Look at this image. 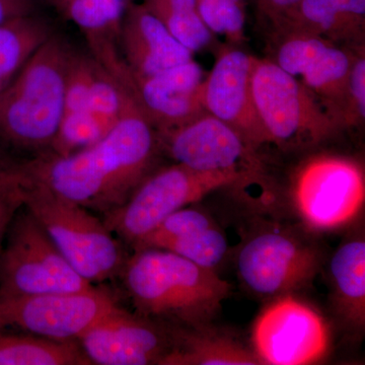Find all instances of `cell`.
I'll return each instance as SVG.
<instances>
[{
    "mask_svg": "<svg viewBox=\"0 0 365 365\" xmlns=\"http://www.w3.org/2000/svg\"><path fill=\"white\" fill-rule=\"evenodd\" d=\"M160 151L158 131L129 93L116 126L98 143L64 157L49 150L38 153L18 163L16 176L21 184L105 216L123 205L157 170Z\"/></svg>",
    "mask_w": 365,
    "mask_h": 365,
    "instance_id": "6da1fadb",
    "label": "cell"
},
{
    "mask_svg": "<svg viewBox=\"0 0 365 365\" xmlns=\"http://www.w3.org/2000/svg\"><path fill=\"white\" fill-rule=\"evenodd\" d=\"M135 313L176 328L210 324L232 285L212 269L160 249H140L120 277Z\"/></svg>",
    "mask_w": 365,
    "mask_h": 365,
    "instance_id": "7a4b0ae2",
    "label": "cell"
},
{
    "mask_svg": "<svg viewBox=\"0 0 365 365\" xmlns=\"http://www.w3.org/2000/svg\"><path fill=\"white\" fill-rule=\"evenodd\" d=\"M71 50L50 35L0 96V143L41 153L50 150L64 111Z\"/></svg>",
    "mask_w": 365,
    "mask_h": 365,
    "instance_id": "3957f363",
    "label": "cell"
},
{
    "mask_svg": "<svg viewBox=\"0 0 365 365\" xmlns=\"http://www.w3.org/2000/svg\"><path fill=\"white\" fill-rule=\"evenodd\" d=\"M158 135L162 151L175 163L203 172L235 175L240 179L235 193L251 205L269 207L275 202L277 184L260 150L208 112Z\"/></svg>",
    "mask_w": 365,
    "mask_h": 365,
    "instance_id": "277c9868",
    "label": "cell"
},
{
    "mask_svg": "<svg viewBox=\"0 0 365 365\" xmlns=\"http://www.w3.org/2000/svg\"><path fill=\"white\" fill-rule=\"evenodd\" d=\"M20 186L24 206L83 279L100 285L120 277L129 255L104 220L47 190L21 182Z\"/></svg>",
    "mask_w": 365,
    "mask_h": 365,
    "instance_id": "5b68a950",
    "label": "cell"
},
{
    "mask_svg": "<svg viewBox=\"0 0 365 365\" xmlns=\"http://www.w3.org/2000/svg\"><path fill=\"white\" fill-rule=\"evenodd\" d=\"M288 196L295 215L309 234L343 230L364 208V165L340 153H309L292 172Z\"/></svg>",
    "mask_w": 365,
    "mask_h": 365,
    "instance_id": "8992f818",
    "label": "cell"
},
{
    "mask_svg": "<svg viewBox=\"0 0 365 365\" xmlns=\"http://www.w3.org/2000/svg\"><path fill=\"white\" fill-rule=\"evenodd\" d=\"M251 85L259 118L279 150H318L343 131L318 98L272 60L253 57Z\"/></svg>",
    "mask_w": 365,
    "mask_h": 365,
    "instance_id": "52a82bcc",
    "label": "cell"
},
{
    "mask_svg": "<svg viewBox=\"0 0 365 365\" xmlns=\"http://www.w3.org/2000/svg\"><path fill=\"white\" fill-rule=\"evenodd\" d=\"M323 264V251L313 240L276 225L252 230L235 257L242 285L251 294L267 299L309 287Z\"/></svg>",
    "mask_w": 365,
    "mask_h": 365,
    "instance_id": "ba28073f",
    "label": "cell"
},
{
    "mask_svg": "<svg viewBox=\"0 0 365 365\" xmlns=\"http://www.w3.org/2000/svg\"><path fill=\"white\" fill-rule=\"evenodd\" d=\"M240 179L225 172H203L175 163L157 169L116 210L104 216L108 228L131 249L165 217L220 189L237 192Z\"/></svg>",
    "mask_w": 365,
    "mask_h": 365,
    "instance_id": "9c48e42d",
    "label": "cell"
},
{
    "mask_svg": "<svg viewBox=\"0 0 365 365\" xmlns=\"http://www.w3.org/2000/svg\"><path fill=\"white\" fill-rule=\"evenodd\" d=\"M0 251V297L78 292L93 287L69 265L32 213L21 206Z\"/></svg>",
    "mask_w": 365,
    "mask_h": 365,
    "instance_id": "30bf717a",
    "label": "cell"
},
{
    "mask_svg": "<svg viewBox=\"0 0 365 365\" xmlns=\"http://www.w3.org/2000/svg\"><path fill=\"white\" fill-rule=\"evenodd\" d=\"M267 300L251 333V349L259 364L312 365L328 357L332 330L316 307L297 294Z\"/></svg>",
    "mask_w": 365,
    "mask_h": 365,
    "instance_id": "8fae6325",
    "label": "cell"
},
{
    "mask_svg": "<svg viewBox=\"0 0 365 365\" xmlns=\"http://www.w3.org/2000/svg\"><path fill=\"white\" fill-rule=\"evenodd\" d=\"M273 62L299 79L342 130L347 128L348 86L355 55L349 49L299 31L272 33Z\"/></svg>",
    "mask_w": 365,
    "mask_h": 365,
    "instance_id": "7c38bea8",
    "label": "cell"
},
{
    "mask_svg": "<svg viewBox=\"0 0 365 365\" xmlns=\"http://www.w3.org/2000/svg\"><path fill=\"white\" fill-rule=\"evenodd\" d=\"M118 307L120 295L103 284L78 292L0 297V329L50 340L78 341Z\"/></svg>",
    "mask_w": 365,
    "mask_h": 365,
    "instance_id": "4fadbf2b",
    "label": "cell"
},
{
    "mask_svg": "<svg viewBox=\"0 0 365 365\" xmlns=\"http://www.w3.org/2000/svg\"><path fill=\"white\" fill-rule=\"evenodd\" d=\"M91 364L162 365L173 347L172 327L121 306L78 340Z\"/></svg>",
    "mask_w": 365,
    "mask_h": 365,
    "instance_id": "5bb4252c",
    "label": "cell"
},
{
    "mask_svg": "<svg viewBox=\"0 0 365 365\" xmlns=\"http://www.w3.org/2000/svg\"><path fill=\"white\" fill-rule=\"evenodd\" d=\"M253 57L234 46H225L203 83L204 109L232 127L252 148L271 144L252 93Z\"/></svg>",
    "mask_w": 365,
    "mask_h": 365,
    "instance_id": "9a60e30c",
    "label": "cell"
},
{
    "mask_svg": "<svg viewBox=\"0 0 365 365\" xmlns=\"http://www.w3.org/2000/svg\"><path fill=\"white\" fill-rule=\"evenodd\" d=\"M205 78L202 67L192 59L144 78L132 76L124 66L120 83L160 132L182 126L206 112L202 96Z\"/></svg>",
    "mask_w": 365,
    "mask_h": 365,
    "instance_id": "2e32d148",
    "label": "cell"
},
{
    "mask_svg": "<svg viewBox=\"0 0 365 365\" xmlns=\"http://www.w3.org/2000/svg\"><path fill=\"white\" fill-rule=\"evenodd\" d=\"M118 43L123 61L132 76H151L193 59L143 2L129 1L120 24Z\"/></svg>",
    "mask_w": 365,
    "mask_h": 365,
    "instance_id": "e0dca14e",
    "label": "cell"
},
{
    "mask_svg": "<svg viewBox=\"0 0 365 365\" xmlns=\"http://www.w3.org/2000/svg\"><path fill=\"white\" fill-rule=\"evenodd\" d=\"M191 206L165 217L132 250H165L216 271L227 255V237L207 212Z\"/></svg>",
    "mask_w": 365,
    "mask_h": 365,
    "instance_id": "ac0fdd59",
    "label": "cell"
},
{
    "mask_svg": "<svg viewBox=\"0 0 365 365\" xmlns=\"http://www.w3.org/2000/svg\"><path fill=\"white\" fill-rule=\"evenodd\" d=\"M313 34L335 44L364 47L365 0H302L279 31Z\"/></svg>",
    "mask_w": 365,
    "mask_h": 365,
    "instance_id": "d6986e66",
    "label": "cell"
},
{
    "mask_svg": "<svg viewBox=\"0 0 365 365\" xmlns=\"http://www.w3.org/2000/svg\"><path fill=\"white\" fill-rule=\"evenodd\" d=\"M334 311L346 329L360 333L365 327V241L361 235L346 240L329 266Z\"/></svg>",
    "mask_w": 365,
    "mask_h": 365,
    "instance_id": "ffe728a7",
    "label": "cell"
},
{
    "mask_svg": "<svg viewBox=\"0 0 365 365\" xmlns=\"http://www.w3.org/2000/svg\"><path fill=\"white\" fill-rule=\"evenodd\" d=\"M85 33L93 57L102 66L118 59V36L130 0H45Z\"/></svg>",
    "mask_w": 365,
    "mask_h": 365,
    "instance_id": "44dd1931",
    "label": "cell"
},
{
    "mask_svg": "<svg viewBox=\"0 0 365 365\" xmlns=\"http://www.w3.org/2000/svg\"><path fill=\"white\" fill-rule=\"evenodd\" d=\"M173 347L162 365H259L251 347L207 325L172 327Z\"/></svg>",
    "mask_w": 365,
    "mask_h": 365,
    "instance_id": "7402d4cb",
    "label": "cell"
},
{
    "mask_svg": "<svg viewBox=\"0 0 365 365\" xmlns=\"http://www.w3.org/2000/svg\"><path fill=\"white\" fill-rule=\"evenodd\" d=\"M78 341L0 329V365H91Z\"/></svg>",
    "mask_w": 365,
    "mask_h": 365,
    "instance_id": "603a6c76",
    "label": "cell"
},
{
    "mask_svg": "<svg viewBox=\"0 0 365 365\" xmlns=\"http://www.w3.org/2000/svg\"><path fill=\"white\" fill-rule=\"evenodd\" d=\"M126 86L116 81L97 62L88 97V109L107 135L121 118L128 98Z\"/></svg>",
    "mask_w": 365,
    "mask_h": 365,
    "instance_id": "cb8c5ba5",
    "label": "cell"
},
{
    "mask_svg": "<svg viewBox=\"0 0 365 365\" xmlns=\"http://www.w3.org/2000/svg\"><path fill=\"white\" fill-rule=\"evenodd\" d=\"M48 26L42 21L26 16L18 35L0 49V96L16 78L31 55L49 37Z\"/></svg>",
    "mask_w": 365,
    "mask_h": 365,
    "instance_id": "d4e9b609",
    "label": "cell"
},
{
    "mask_svg": "<svg viewBox=\"0 0 365 365\" xmlns=\"http://www.w3.org/2000/svg\"><path fill=\"white\" fill-rule=\"evenodd\" d=\"M105 134L88 110L62 118L59 130L49 151L57 155H71L98 143Z\"/></svg>",
    "mask_w": 365,
    "mask_h": 365,
    "instance_id": "484cf974",
    "label": "cell"
},
{
    "mask_svg": "<svg viewBox=\"0 0 365 365\" xmlns=\"http://www.w3.org/2000/svg\"><path fill=\"white\" fill-rule=\"evenodd\" d=\"M97 61L72 51L67 72L63 117L88 109V97Z\"/></svg>",
    "mask_w": 365,
    "mask_h": 365,
    "instance_id": "4316f807",
    "label": "cell"
},
{
    "mask_svg": "<svg viewBox=\"0 0 365 365\" xmlns=\"http://www.w3.org/2000/svg\"><path fill=\"white\" fill-rule=\"evenodd\" d=\"M365 56L364 48L359 50L353 61L348 86L347 128L364 123Z\"/></svg>",
    "mask_w": 365,
    "mask_h": 365,
    "instance_id": "83f0119b",
    "label": "cell"
},
{
    "mask_svg": "<svg viewBox=\"0 0 365 365\" xmlns=\"http://www.w3.org/2000/svg\"><path fill=\"white\" fill-rule=\"evenodd\" d=\"M23 203V193L16 177V168L13 176L0 182V251L4 245L7 227L14 215L20 210Z\"/></svg>",
    "mask_w": 365,
    "mask_h": 365,
    "instance_id": "f1b7e54d",
    "label": "cell"
},
{
    "mask_svg": "<svg viewBox=\"0 0 365 365\" xmlns=\"http://www.w3.org/2000/svg\"><path fill=\"white\" fill-rule=\"evenodd\" d=\"M302 0H257L262 19L269 24L271 32L280 30L292 18Z\"/></svg>",
    "mask_w": 365,
    "mask_h": 365,
    "instance_id": "f546056e",
    "label": "cell"
},
{
    "mask_svg": "<svg viewBox=\"0 0 365 365\" xmlns=\"http://www.w3.org/2000/svg\"><path fill=\"white\" fill-rule=\"evenodd\" d=\"M32 0H0V25L33 11Z\"/></svg>",
    "mask_w": 365,
    "mask_h": 365,
    "instance_id": "4dcf8cb0",
    "label": "cell"
},
{
    "mask_svg": "<svg viewBox=\"0 0 365 365\" xmlns=\"http://www.w3.org/2000/svg\"><path fill=\"white\" fill-rule=\"evenodd\" d=\"M28 16H30V14H28ZM28 16L16 18L14 20L6 21V23L0 25V49L4 48L7 43L11 42L18 35L21 28H23Z\"/></svg>",
    "mask_w": 365,
    "mask_h": 365,
    "instance_id": "1f68e13d",
    "label": "cell"
},
{
    "mask_svg": "<svg viewBox=\"0 0 365 365\" xmlns=\"http://www.w3.org/2000/svg\"><path fill=\"white\" fill-rule=\"evenodd\" d=\"M16 165L18 163L7 157L6 153L0 148V182L6 181L13 176Z\"/></svg>",
    "mask_w": 365,
    "mask_h": 365,
    "instance_id": "d6a6232c",
    "label": "cell"
},
{
    "mask_svg": "<svg viewBox=\"0 0 365 365\" xmlns=\"http://www.w3.org/2000/svg\"><path fill=\"white\" fill-rule=\"evenodd\" d=\"M130 1H132V0H130Z\"/></svg>",
    "mask_w": 365,
    "mask_h": 365,
    "instance_id": "836d02e7",
    "label": "cell"
}]
</instances>
